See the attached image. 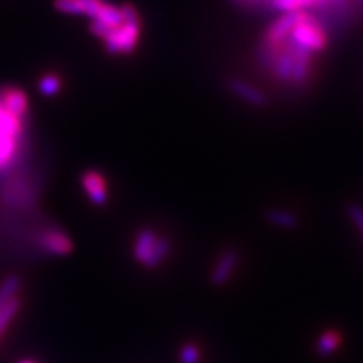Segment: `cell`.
Wrapping results in <instances>:
<instances>
[{
	"label": "cell",
	"mask_w": 363,
	"mask_h": 363,
	"mask_svg": "<svg viewBox=\"0 0 363 363\" xmlns=\"http://www.w3.org/2000/svg\"><path fill=\"white\" fill-rule=\"evenodd\" d=\"M121 9L124 17L123 25L114 29L111 34L105 38L106 50L112 53V55L131 53L136 46L138 38H140L141 21L136 9L132 5H124L121 6Z\"/></svg>",
	"instance_id": "1"
},
{
	"label": "cell",
	"mask_w": 363,
	"mask_h": 363,
	"mask_svg": "<svg viewBox=\"0 0 363 363\" xmlns=\"http://www.w3.org/2000/svg\"><path fill=\"white\" fill-rule=\"evenodd\" d=\"M172 251V244L164 237L157 234L150 229H143L135 239L133 256L135 259L147 268H156L157 265L167 258Z\"/></svg>",
	"instance_id": "2"
},
{
	"label": "cell",
	"mask_w": 363,
	"mask_h": 363,
	"mask_svg": "<svg viewBox=\"0 0 363 363\" xmlns=\"http://www.w3.org/2000/svg\"><path fill=\"white\" fill-rule=\"evenodd\" d=\"M290 38L294 44L309 53L323 50L327 42L323 28L316 23L314 17L304 14L303 11H300V14H298Z\"/></svg>",
	"instance_id": "3"
},
{
	"label": "cell",
	"mask_w": 363,
	"mask_h": 363,
	"mask_svg": "<svg viewBox=\"0 0 363 363\" xmlns=\"http://www.w3.org/2000/svg\"><path fill=\"white\" fill-rule=\"evenodd\" d=\"M21 132V120L9 115L0 105V168L8 165L16 153L17 136Z\"/></svg>",
	"instance_id": "4"
},
{
	"label": "cell",
	"mask_w": 363,
	"mask_h": 363,
	"mask_svg": "<svg viewBox=\"0 0 363 363\" xmlns=\"http://www.w3.org/2000/svg\"><path fill=\"white\" fill-rule=\"evenodd\" d=\"M123 21L124 17L121 8L103 2L99 14L93 18L91 32L95 37H100L105 40L114 29L121 26Z\"/></svg>",
	"instance_id": "5"
},
{
	"label": "cell",
	"mask_w": 363,
	"mask_h": 363,
	"mask_svg": "<svg viewBox=\"0 0 363 363\" xmlns=\"http://www.w3.org/2000/svg\"><path fill=\"white\" fill-rule=\"evenodd\" d=\"M82 186L88 198L95 206H103L108 201V188L106 180L99 172H87L82 176Z\"/></svg>",
	"instance_id": "6"
},
{
	"label": "cell",
	"mask_w": 363,
	"mask_h": 363,
	"mask_svg": "<svg viewBox=\"0 0 363 363\" xmlns=\"http://www.w3.org/2000/svg\"><path fill=\"white\" fill-rule=\"evenodd\" d=\"M237 263H238V253L234 250H226L222 254L221 258L218 259L215 268H213L212 274H210V282L213 286H222L226 285L230 277L237 268Z\"/></svg>",
	"instance_id": "7"
},
{
	"label": "cell",
	"mask_w": 363,
	"mask_h": 363,
	"mask_svg": "<svg viewBox=\"0 0 363 363\" xmlns=\"http://www.w3.org/2000/svg\"><path fill=\"white\" fill-rule=\"evenodd\" d=\"M2 108L9 114L16 117V119L21 120L26 115L28 111V97L21 90H5L2 93V100H0Z\"/></svg>",
	"instance_id": "8"
},
{
	"label": "cell",
	"mask_w": 363,
	"mask_h": 363,
	"mask_svg": "<svg viewBox=\"0 0 363 363\" xmlns=\"http://www.w3.org/2000/svg\"><path fill=\"white\" fill-rule=\"evenodd\" d=\"M41 245L47 251L58 256L69 254L73 250V244L67 234H64L62 232H55V230H50L42 234Z\"/></svg>",
	"instance_id": "9"
},
{
	"label": "cell",
	"mask_w": 363,
	"mask_h": 363,
	"mask_svg": "<svg viewBox=\"0 0 363 363\" xmlns=\"http://www.w3.org/2000/svg\"><path fill=\"white\" fill-rule=\"evenodd\" d=\"M229 87L234 94L239 95L241 99H244L245 102L253 106H263L266 103L265 95L259 90L250 87L249 83H245L239 79H232L229 82Z\"/></svg>",
	"instance_id": "10"
},
{
	"label": "cell",
	"mask_w": 363,
	"mask_h": 363,
	"mask_svg": "<svg viewBox=\"0 0 363 363\" xmlns=\"http://www.w3.org/2000/svg\"><path fill=\"white\" fill-rule=\"evenodd\" d=\"M339 345H340V335L333 332V330H330V332L323 333L321 338L318 339L316 353L319 356L327 357L330 355H333Z\"/></svg>",
	"instance_id": "11"
},
{
	"label": "cell",
	"mask_w": 363,
	"mask_h": 363,
	"mask_svg": "<svg viewBox=\"0 0 363 363\" xmlns=\"http://www.w3.org/2000/svg\"><path fill=\"white\" fill-rule=\"evenodd\" d=\"M266 220H268L274 226L285 227V229H295L298 226V218L291 212L273 209L266 212Z\"/></svg>",
	"instance_id": "12"
},
{
	"label": "cell",
	"mask_w": 363,
	"mask_h": 363,
	"mask_svg": "<svg viewBox=\"0 0 363 363\" xmlns=\"http://www.w3.org/2000/svg\"><path fill=\"white\" fill-rule=\"evenodd\" d=\"M20 286L21 282L17 275H9L8 279H5V282L0 285V307L16 298Z\"/></svg>",
	"instance_id": "13"
},
{
	"label": "cell",
	"mask_w": 363,
	"mask_h": 363,
	"mask_svg": "<svg viewBox=\"0 0 363 363\" xmlns=\"http://www.w3.org/2000/svg\"><path fill=\"white\" fill-rule=\"evenodd\" d=\"M38 88L46 97H53V95H56L61 91V79L56 74H46V76L40 79Z\"/></svg>",
	"instance_id": "14"
},
{
	"label": "cell",
	"mask_w": 363,
	"mask_h": 363,
	"mask_svg": "<svg viewBox=\"0 0 363 363\" xmlns=\"http://www.w3.org/2000/svg\"><path fill=\"white\" fill-rule=\"evenodd\" d=\"M270 4L274 9L280 11L283 14L297 13V11H302L303 8L302 0H270Z\"/></svg>",
	"instance_id": "15"
},
{
	"label": "cell",
	"mask_w": 363,
	"mask_h": 363,
	"mask_svg": "<svg viewBox=\"0 0 363 363\" xmlns=\"http://www.w3.org/2000/svg\"><path fill=\"white\" fill-rule=\"evenodd\" d=\"M55 8L64 14H71V16L82 14L79 0H55Z\"/></svg>",
	"instance_id": "16"
},
{
	"label": "cell",
	"mask_w": 363,
	"mask_h": 363,
	"mask_svg": "<svg viewBox=\"0 0 363 363\" xmlns=\"http://www.w3.org/2000/svg\"><path fill=\"white\" fill-rule=\"evenodd\" d=\"M200 359V350L194 344H188L182 348L180 360L182 363H197Z\"/></svg>",
	"instance_id": "17"
},
{
	"label": "cell",
	"mask_w": 363,
	"mask_h": 363,
	"mask_svg": "<svg viewBox=\"0 0 363 363\" xmlns=\"http://www.w3.org/2000/svg\"><path fill=\"white\" fill-rule=\"evenodd\" d=\"M79 2H81V8H82V14L88 16L90 18H94L95 16H97L102 5H103L102 0H79Z\"/></svg>",
	"instance_id": "18"
},
{
	"label": "cell",
	"mask_w": 363,
	"mask_h": 363,
	"mask_svg": "<svg viewBox=\"0 0 363 363\" xmlns=\"http://www.w3.org/2000/svg\"><path fill=\"white\" fill-rule=\"evenodd\" d=\"M348 213H350V217L353 218V221L356 222V226L363 232V209L359 208L357 205H350Z\"/></svg>",
	"instance_id": "19"
},
{
	"label": "cell",
	"mask_w": 363,
	"mask_h": 363,
	"mask_svg": "<svg viewBox=\"0 0 363 363\" xmlns=\"http://www.w3.org/2000/svg\"><path fill=\"white\" fill-rule=\"evenodd\" d=\"M303 2V8L306 6H318V5H323L326 4L327 0H302Z\"/></svg>",
	"instance_id": "20"
},
{
	"label": "cell",
	"mask_w": 363,
	"mask_h": 363,
	"mask_svg": "<svg viewBox=\"0 0 363 363\" xmlns=\"http://www.w3.org/2000/svg\"><path fill=\"white\" fill-rule=\"evenodd\" d=\"M0 335H2V332H0Z\"/></svg>",
	"instance_id": "21"
}]
</instances>
